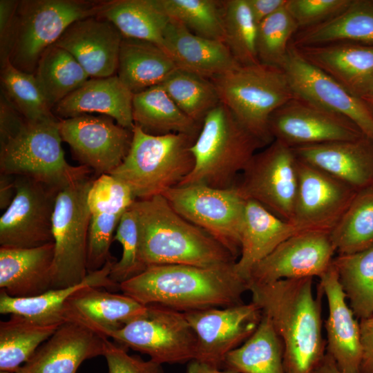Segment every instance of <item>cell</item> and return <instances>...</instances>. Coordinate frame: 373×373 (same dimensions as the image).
<instances>
[{"label": "cell", "instance_id": "6da1fadb", "mask_svg": "<svg viewBox=\"0 0 373 373\" xmlns=\"http://www.w3.org/2000/svg\"><path fill=\"white\" fill-rule=\"evenodd\" d=\"M312 277L249 283L251 302L269 317L284 347L285 373H313L326 354L321 288Z\"/></svg>", "mask_w": 373, "mask_h": 373}, {"label": "cell", "instance_id": "7a4b0ae2", "mask_svg": "<svg viewBox=\"0 0 373 373\" xmlns=\"http://www.w3.org/2000/svg\"><path fill=\"white\" fill-rule=\"evenodd\" d=\"M234 264L149 266L120 283L119 290L144 305H160L184 313L239 305L244 303L249 282L236 273Z\"/></svg>", "mask_w": 373, "mask_h": 373}, {"label": "cell", "instance_id": "3957f363", "mask_svg": "<svg viewBox=\"0 0 373 373\" xmlns=\"http://www.w3.org/2000/svg\"><path fill=\"white\" fill-rule=\"evenodd\" d=\"M138 224L142 265L211 267L237 258L205 231L180 216L162 195L136 200L131 206Z\"/></svg>", "mask_w": 373, "mask_h": 373}, {"label": "cell", "instance_id": "277c9868", "mask_svg": "<svg viewBox=\"0 0 373 373\" xmlns=\"http://www.w3.org/2000/svg\"><path fill=\"white\" fill-rule=\"evenodd\" d=\"M265 146L220 102L203 119L191 148L193 168L178 186L231 188L253 156Z\"/></svg>", "mask_w": 373, "mask_h": 373}, {"label": "cell", "instance_id": "5b68a950", "mask_svg": "<svg viewBox=\"0 0 373 373\" xmlns=\"http://www.w3.org/2000/svg\"><path fill=\"white\" fill-rule=\"evenodd\" d=\"M195 140L181 133L153 135L135 126L127 155L110 174L126 184L136 200L162 195L192 171Z\"/></svg>", "mask_w": 373, "mask_h": 373}, {"label": "cell", "instance_id": "8992f818", "mask_svg": "<svg viewBox=\"0 0 373 373\" xmlns=\"http://www.w3.org/2000/svg\"><path fill=\"white\" fill-rule=\"evenodd\" d=\"M59 119L26 120L0 142L1 174L28 177L59 190L88 177L90 169L65 158Z\"/></svg>", "mask_w": 373, "mask_h": 373}, {"label": "cell", "instance_id": "52a82bcc", "mask_svg": "<svg viewBox=\"0 0 373 373\" xmlns=\"http://www.w3.org/2000/svg\"><path fill=\"white\" fill-rule=\"evenodd\" d=\"M211 80L221 103L266 146L270 144V116L296 96L285 72L258 63L240 66Z\"/></svg>", "mask_w": 373, "mask_h": 373}, {"label": "cell", "instance_id": "ba28073f", "mask_svg": "<svg viewBox=\"0 0 373 373\" xmlns=\"http://www.w3.org/2000/svg\"><path fill=\"white\" fill-rule=\"evenodd\" d=\"M111 0H22L16 11L9 60L34 74L42 53L80 19L99 16Z\"/></svg>", "mask_w": 373, "mask_h": 373}, {"label": "cell", "instance_id": "9c48e42d", "mask_svg": "<svg viewBox=\"0 0 373 373\" xmlns=\"http://www.w3.org/2000/svg\"><path fill=\"white\" fill-rule=\"evenodd\" d=\"M93 180L87 177L60 189L57 195L52 226L55 245L52 289L77 285L88 273L90 212L87 196Z\"/></svg>", "mask_w": 373, "mask_h": 373}, {"label": "cell", "instance_id": "30bf717a", "mask_svg": "<svg viewBox=\"0 0 373 373\" xmlns=\"http://www.w3.org/2000/svg\"><path fill=\"white\" fill-rule=\"evenodd\" d=\"M162 195L180 216L205 231L238 258L247 200L235 185L227 189L204 184L177 186Z\"/></svg>", "mask_w": 373, "mask_h": 373}, {"label": "cell", "instance_id": "8fae6325", "mask_svg": "<svg viewBox=\"0 0 373 373\" xmlns=\"http://www.w3.org/2000/svg\"><path fill=\"white\" fill-rule=\"evenodd\" d=\"M108 338L161 365L188 363L195 358L197 337L184 313L160 305H147L142 315Z\"/></svg>", "mask_w": 373, "mask_h": 373}, {"label": "cell", "instance_id": "7c38bea8", "mask_svg": "<svg viewBox=\"0 0 373 373\" xmlns=\"http://www.w3.org/2000/svg\"><path fill=\"white\" fill-rule=\"evenodd\" d=\"M296 166L292 148L274 140L253 156L235 186L246 200L291 222L298 188Z\"/></svg>", "mask_w": 373, "mask_h": 373}, {"label": "cell", "instance_id": "4fadbf2b", "mask_svg": "<svg viewBox=\"0 0 373 373\" xmlns=\"http://www.w3.org/2000/svg\"><path fill=\"white\" fill-rule=\"evenodd\" d=\"M15 178V195L0 218L1 247L33 248L52 242L59 190L28 177Z\"/></svg>", "mask_w": 373, "mask_h": 373}, {"label": "cell", "instance_id": "5bb4252c", "mask_svg": "<svg viewBox=\"0 0 373 373\" xmlns=\"http://www.w3.org/2000/svg\"><path fill=\"white\" fill-rule=\"evenodd\" d=\"M59 133L80 165L97 176L110 174L127 155L133 131L119 125L106 115H82L59 119Z\"/></svg>", "mask_w": 373, "mask_h": 373}, {"label": "cell", "instance_id": "9a60e30c", "mask_svg": "<svg viewBox=\"0 0 373 373\" xmlns=\"http://www.w3.org/2000/svg\"><path fill=\"white\" fill-rule=\"evenodd\" d=\"M197 337L196 360L222 368L226 356L257 329L262 313L253 302L184 313Z\"/></svg>", "mask_w": 373, "mask_h": 373}, {"label": "cell", "instance_id": "2e32d148", "mask_svg": "<svg viewBox=\"0 0 373 373\" xmlns=\"http://www.w3.org/2000/svg\"><path fill=\"white\" fill-rule=\"evenodd\" d=\"M280 68L296 96L345 117L373 142V115L364 102L306 61L291 44Z\"/></svg>", "mask_w": 373, "mask_h": 373}, {"label": "cell", "instance_id": "e0dca14e", "mask_svg": "<svg viewBox=\"0 0 373 373\" xmlns=\"http://www.w3.org/2000/svg\"><path fill=\"white\" fill-rule=\"evenodd\" d=\"M274 139L291 148L365 136L349 119L295 96L276 109L269 120Z\"/></svg>", "mask_w": 373, "mask_h": 373}, {"label": "cell", "instance_id": "ac0fdd59", "mask_svg": "<svg viewBox=\"0 0 373 373\" xmlns=\"http://www.w3.org/2000/svg\"><path fill=\"white\" fill-rule=\"evenodd\" d=\"M298 188L292 223L304 231L330 233L357 191L297 159Z\"/></svg>", "mask_w": 373, "mask_h": 373}, {"label": "cell", "instance_id": "d6986e66", "mask_svg": "<svg viewBox=\"0 0 373 373\" xmlns=\"http://www.w3.org/2000/svg\"><path fill=\"white\" fill-rule=\"evenodd\" d=\"M335 253L329 233H298L280 243L253 268L249 283L319 278L331 266Z\"/></svg>", "mask_w": 373, "mask_h": 373}, {"label": "cell", "instance_id": "ffe728a7", "mask_svg": "<svg viewBox=\"0 0 373 373\" xmlns=\"http://www.w3.org/2000/svg\"><path fill=\"white\" fill-rule=\"evenodd\" d=\"M122 39L111 21L96 16L72 23L54 44L70 52L90 78H104L117 74Z\"/></svg>", "mask_w": 373, "mask_h": 373}, {"label": "cell", "instance_id": "44dd1931", "mask_svg": "<svg viewBox=\"0 0 373 373\" xmlns=\"http://www.w3.org/2000/svg\"><path fill=\"white\" fill-rule=\"evenodd\" d=\"M318 285L328 305L325 322L326 353L342 373H360L362 344L360 323L354 316L339 283L333 264L319 277Z\"/></svg>", "mask_w": 373, "mask_h": 373}, {"label": "cell", "instance_id": "7402d4cb", "mask_svg": "<svg viewBox=\"0 0 373 373\" xmlns=\"http://www.w3.org/2000/svg\"><path fill=\"white\" fill-rule=\"evenodd\" d=\"M108 338L64 322L16 373H76L86 360L103 356Z\"/></svg>", "mask_w": 373, "mask_h": 373}, {"label": "cell", "instance_id": "603a6c76", "mask_svg": "<svg viewBox=\"0 0 373 373\" xmlns=\"http://www.w3.org/2000/svg\"><path fill=\"white\" fill-rule=\"evenodd\" d=\"M146 308L147 305L124 294L89 286L68 298L62 316L64 322L79 324L108 338L112 332L142 315Z\"/></svg>", "mask_w": 373, "mask_h": 373}, {"label": "cell", "instance_id": "cb8c5ba5", "mask_svg": "<svg viewBox=\"0 0 373 373\" xmlns=\"http://www.w3.org/2000/svg\"><path fill=\"white\" fill-rule=\"evenodd\" d=\"M297 159L347 184L356 191L373 182V142L363 136L292 148Z\"/></svg>", "mask_w": 373, "mask_h": 373}, {"label": "cell", "instance_id": "d4e9b609", "mask_svg": "<svg viewBox=\"0 0 373 373\" xmlns=\"http://www.w3.org/2000/svg\"><path fill=\"white\" fill-rule=\"evenodd\" d=\"M293 46L306 61L352 95L361 99L370 88L373 82V46L336 42Z\"/></svg>", "mask_w": 373, "mask_h": 373}, {"label": "cell", "instance_id": "484cf974", "mask_svg": "<svg viewBox=\"0 0 373 373\" xmlns=\"http://www.w3.org/2000/svg\"><path fill=\"white\" fill-rule=\"evenodd\" d=\"M162 48L178 68L209 79L241 66L224 42L198 36L173 19L164 30Z\"/></svg>", "mask_w": 373, "mask_h": 373}, {"label": "cell", "instance_id": "4316f807", "mask_svg": "<svg viewBox=\"0 0 373 373\" xmlns=\"http://www.w3.org/2000/svg\"><path fill=\"white\" fill-rule=\"evenodd\" d=\"M134 94L115 75L90 78L52 108L60 119L99 113L113 118L119 125L133 131Z\"/></svg>", "mask_w": 373, "mask_h": 373}, {"label": "cell", "instance_id": "83f0119b", "mask_svg": "<svg viewBox=\"0 0 373 373\" xmlns=\"http://www.w3.org/2000/svg\"><path fill=\"white\" fill-rule=\"evenodd\" d=\"M54 242L33 248L0 247V288L26 298L52 289Z\"/></svg>", "mask_w": 373, "mask_h": 373}, {"label": "cell", "instance_id": "f1b7e54d", "mask_svg": "<svg viewBox=\"0 0 373 373\" xmlns=\"http://www.w3.org/2000/svg\"><path fill=\"white\" fill-rule=\"evenodd\" d=\"M303 231L260 203L247 200L240 233V253L234 264L235 271L249 282L253 268L260 261L283 241Z\"/></svg>", "mask_w": 373, "mask_h": 373}, {"label": "cell", "instance_id": "f546056e", "mask_svg": "<svg viewBox=\"0 0 373 373\" xmlns=\"http://www.w3.org/2000/svg\"><path fill=\"white\" fill-rule=\"evenodd\" d=\"M115 262L111 259L101 269L89 271L86 277L77 285L51 289L35 296L15 298L1 289L0 313L17 314L45 324L62 323L64 322L62 316L64 303L79 289L89 286L110 290L119 289V285L110 278Z\"/></svg>", "mask_w": 373, "mask_h": 373}, {"label": "cell", "instance_id": "4dcf8cb0", "mask_svg": "<svg viewBox=\"0 0 373 373\" xmlns=\"http://www.w3.org/2000/svg\"><path fill=\"white\" fill-rule=\"evenodd\" d=\"M176 68L157 45L123 37L116 75L133 94L160 85Z\"/></svg>", "mask_w": 373, "mask_h": 373}, {"label": "cell", "instance_id": "1f68e13d", "mask_svg": "<svg viewBox=\"0 0 373 373\" xmlns=\"http://www.w3.org/2000/svg\"><path fill=\"white\" fill-rule=\"evenodd\" d=\"M336 42L373 46V0H352L334 17L297 32L291 44L298 47Z\"/></svg>", "mask_w": 373, "mask_h": 373}, {"label": "cell", "instance_id": "d6a6232c", "mask_svg": "<svg viewBox=\"0 0 373 373\" xmlns=\"http://www.w3.org/2000/svg\"><path fill=\"white\" fill-rule=\"evenodd\" d=\"M133 119L135 126L153 135L181 133L196 139L202 127L180 110L160 85L134 94Z\"/></svg>", "mask_w": 373, "mask_h": 373}, {"label": "cell", "instance_id": "836d02e7", "mask_svg": "<svg viewBox=\"0 0 373 373\" xmlns=\"http://www.w3.org/2000/svg\"><path fill=\"white\" fill-rule=\"evenodd\" d=\"M222 368L236 373H285L283 344L268 316L262 314L256 331L226 356Z\"/></svg>", "mask_w": 373, "mask_h": 373}, {"label": "cell", "instance_id": "e575fe53", "mask_svg": "<svg viewBox=\"0 0 373 373\" xmlns=\"http://www.w3.org/2000/svg\"><path fill=\"white\" fill-rule=\"evenodd\" d=\"M99 17L111 21L123 37L149 41L160 48L170 20L160 0H111Z\"/></svg>", "mask_w": 373, "mask_h": 373}, {"label": "cell", "instance_id": "d590c367", "mask_svg": "<svg viewBox=\"0 0 373 373\" xmlns=\"http://www.w3.org/2000/svg\"><path fill=\"white\" fill-rule=\"evenodd\" d=\"M61 324L41 323L17 314L1 321L0 371L16 373Z\"/></svg>", "mask_w": 373, "mask_h": 373}, {"label": "cell", "instance_id": "8d00e7d4", "mask_svg": "<svg viewBox=\"0 0 373 373\" xmlns=\"http://www.w3.org/2000/svg\"><path fill=\"white\" fill-rule=\"evenodd\" d=\"M34 75L52 110L90 79L70 52L55 44L42 53Z\"/></svg>", "mask_w": 373, "mask_h": 373}, {"label": "cell", "instance_id": "74e56055", "mask_svg": "<svg viewBox=\"0 0 373 373\" xmlns=\"http://www.w3.org/2000/svg\"><path fill=\"white\" fill-rule=\"evenodd\" d=\"M332 264L356 318L360 321L373 316V246L338 254Z\"/></svg>", "mask_w": 373, "mask_h": 373}, {"label": "cell", "instance_id": "f35d334b", "mask_svg": "<svg viewBox=\"0 0 373 373\" xmlns=\"http://www.w3.org/2000/svg\"><path fill=\"white\" fill-rule=\"evenodd\" d=\"M329 235L338 254L373 246V184L357 191Z\"/></svg>", "mask_w": 373, "mask_h": 373}, {"label": "cell", "instance_id": "ab89813d", "mask_svg": "<svg viewBox=\"0 0 373 373\" xmlns=\"http://www.w3.org/2000/svg\"><path fill=\"white\" fill-rule=\"evenodd\" d=\"M160 86L183 113L199 124L221 102L211 79L180 68Z\"/></svg>", "mask_w": 373, "mask_h": 373}, {"label": "cell", "instance_id": "60d3db41", "mask_svg": "<svg viewBox=\"0 0 373 373\" xmlns=\"http://www.w3.org/2000/svg\"><path fill=\"white\" fill-rule=\"evenodd\" d=\"M170 19L192 33L224 43V1L160 0Z\"/></svg>", "mask_w": 373, "mask_h": 373}, {"label": "cell", "instance_id": "b9f144b4", "mask_svg": "<svg viewBox=\"0 0 373 373\" xmlns=\"http://www.w3.org/2000/svg\"><path fill=\"white\" fill-rule=\"evenodd\" d=\"M1 92L29 122L55 117L34 74L15 67L10 60L1 66Z\"/></svg>", "mask_w": 373, "mask_h": 373}, {"label": "cell", "instance_id": "7bdbcfd3", "mask_svg": "<svg viewBox=\"0 0 373 373\" xmlns=\"http://www.w3.org/2000/svg\"><path fill=\"white\" fill-rule=\"evenodd\" d=\"M224 44L241 66L260 63L256 50L258 25L247 0L224 1Z\"/></svg>", "mask_w": 373, "mask_h": 373}, {"label": "cell", "instance_id": "ee69618b", "mask_svg": "<svg viewBox=\"0 0 373 373\" xmlns=\"http://www.w3.org/2000/svg\"><path fill=\"white\" fill-rule=\"evenodd\" d=\"M298 30V24L286 6L261 21L258 25L256 36L259 61L280 68L292 37Z\"/></svg>", "mask_w": 373, "mask_h": 373}, {"label": "cell", "instance_id": "f6af8a7d", "mask_svg": "<svg viewBox=\"0 0 373 373\" xmlns=\"http://www.w3.org/2000/svg\"><path fill=\"white\" fill-rule=\"evenodd\" d=\"M113 241L120 243L122 254L120 260L113 263L110 278L119 285L145 269L139 256L140 239L137 216L131 207L121 217Z\"/></svg>", "mask_w": 373, "mask_h": 373}, {"label": "cell", "instance_id": "bcb514c9", "mask_svg": "<svg viewBox=\"0 0 373 373\" xmlns=\"http://www.w3.org/2000/svg\"><path fill=\"white\" fill-rule=\"evenodd\" d=\"M135 200L128 186L111 174H102L93 180L87 196L90 215L122 216Z\"/></svg>", "mask_w": 373, "mask_h": 373}, {"label": "cell", "instance_id": "7dc6e473", "mask_svg": "<svg viewBox=\"0 0 373 373\" xmlns=\"http://www.w3.org/2000/svg\"><path fill=\"white\" fill-rule=\"evenodd\" d=\"M122 216L105 213L90 215L87 248L88 272L101 269L113 259L110 247Z\"/></svg>", "mask_w": 373, "mask_h": 373}, {"label": "cell", "instance_id": "c3c4849f", "mask_svg": "<svg viewBox=\"0 0 373 373\" xmlns=\"http://www.w3.org/2000/svg\"><path fill=\"white\" fill-rule=\"evenodd\" d=\"M352 0H287L286 7L299 29L323 23L344 10Z\"/></svg>", "mask_w": 373, "mask_h": 373}, {"label": "cell", "instance_id": "681fc988", "mask_svg": "<svg viewBox=\"0 0 373 373\" xmlns=\"http://www.w3.org/2000/svg\"><path fill=\"white\" fill-rule=\"evenodd\" d=\"M108 373H164L161 364L128 354V348L106 340L103 355Z\"/></svg>", "mask_w": 373, "mask_h": 373}, {"label": "cell", "instance_id": "f907efd6", "mask_svg": "<svg viewBox=\"0 0 373 373\" xmlns=\"http://www.w3.org/2000/svg\"><path fill=\"white\" fill-rule=\"evenodd\" d=\"M19 1H0V58L1 66L9 59L15 23V15Z\"/></svg>", "mask_w": 373, "mask_h": 373}, {"label": "cell", "instance_id": "816d5d0a", "mask_svg": "<svg viewBox=\"0 0 373 373\" xmlns=\"http://www.w3.org/2000/svg\"><path fill=\"white\" fill-rule=\"evenodd\" d=\"M362 344L360 373H373V316L359 321Z\"/></svg>", "mask_w": 373, "mask_h": 373}, {"label": "cell", "instance_id": "f5cc1de1", "mask_svg": "<svg viewBox=\"0 0 373 373\" xmlns=\"http://www.w3.org/2000/svg\"><path fill=\"white\" fill-rule=\"evenodd\" d=\"M257 25L276 11L285 7L287 0H247Z\"/></svg>", "mask_w": 373, "mask_h": 373}, {"label": "cell", "instance_id": "db71d44e", "mask_svg": "<svg viewBox=\"0 0 373 373\" xmlns=\"http://www.w3.org/2000/svg\"><path fill=\"white\" fill-rule=\"evenodd\" d=\"M15 176L0 175V208L6 210L15 195Z\"/></svg>", "mask_w": 373, "mask_h": 373}, {"label": "cell", "instance_id": "11a10c76", "mask_svg": "<svg viewBox=\"0 0 373 373\" xmlns=\"http://www.w3.org/2000/svg\"><path fill=\"white\" fill-rule=\"evenodd\" d=\"M222 369L193 359L187 363L186 373H236L231 370Z\"/></svg>", "mask_w": 373, "mask_h": 373}, {"label": "cell", "instance_id": "9f6ffc18", "mask_svg": "<svg viewBox=\"0 0 373 373\" xmlns=\"http://www.w3.org/2000/svg\"><path fill=\"white\" fill-rule=\"evenodd\" d=\"M313 373H342L332 358L326 353L324 358Z\"/></svg>", "mask_w": 373, "mask_h": 373}, {"label": "cell", "instance_id": "6f0895ef", "mask_svg": "<svg viewBox=\"0 0 373 373\" xmlns=\"http://www.w3.org/2000/svg\"><path fill=\"white\" fill-rule=\"evenodd\" d=\"M373 115V82L367 93L361 98Z\"/></svg>", "mask_w": 373, "mask_h": 373}, {"label": "cell", "instance_id": "680465c9", "mask_svg": "<svg viewBox=\"0 0 373 373\" xmlns=\"http://www.w3.org/2000/svg\"><path fill=\"white\" fill-rule=\"evenodd\" d=\"M0 373H11V372H6V371H0Z\"/></svg>", "mask_w": 373, "mask_h": 373}, {"label": "cell", "instance_id": "91938a15", "mask_svg": "<svg viewBox=\"0 0 373 373\" xmlns=\"http://www.w3.org/2000/svg\"><path fill=\"white\" fill-rule=\"evenodd\" d=\"M372 184H373V182H372Z\"/></svg>", "mask_w": 373, "mask_h": 373}]
</instances>
